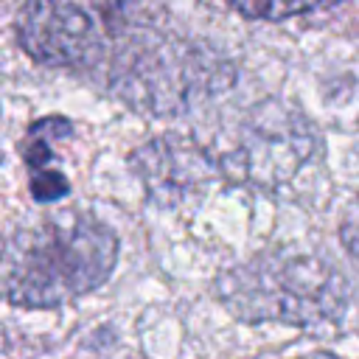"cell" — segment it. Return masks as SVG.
<instances>
[{
    "mask_svg": "<svg viewBox=\"0 0 359 359\" xmlns=\"http://www.w3.org/2000/svg\"><path fill=\"white\" fill-rule=\"evenodd\" d=\"M118 42L121 48L112 62L109 87L129 107L151 115H177L233 79L227 62L196 42L160 34L143 20V8H137Z\"/></svg>",
    "mask_w": 359,
    "mask_h": 359,
    "instance_id": "3",
    "label": "cell"
},
{
    "mask_svg": "<svg viewBox=\"0 0 359 359\" xmlns=\"http://www.w3.org/2000/svg\"><path fill=\"white\" fill-rule=\"evenodd\" d=\"M137 6L129 3H28L17 14L20 48L45 67H95L135 20Z\"/></svg>",
    "mask_w": 359,
    "mask_h": 359,
    "instance_id": "5",
    "label": "cell"
},
{
    "mask_svg": "<svg viewBox=\"0 0 359 359\" xmlns=\"http://www.w3.org/2000/svg\"><path fill=\"white\" fill-rule=\"evenodd\" d=\"M300 359H339L334 353H309V356H300Z\"/></svg>",
    "mask_w": 359,
    "mask_h": 359,
    "instance_id": "10",
    "label": "cell"
},
{
    "mask_svg": "<svg viewBox=\"0 0 359 359\" xmlns=\"http://www.w3.org/2000/svg\"><path fill=\"white\" fill-rule=\"evenodd\" d=\"M233 11H238L241 17L250 20H286V17H297V14H311L320 8H331V6H320V3H236L230 6Z\"/></svg>",
    "mask_w": 359,
    "mask_h": 359,
    "instance_id": "8",
    "label": "cell"
},
{
    "mask_svg": "<svg viewBox=\"0 0 359 359\" xmlns=\"http://www.w3.org/2000/svg\"><path fill=\"white\" fill-rule=\"evenodd\" d=\"M339 238H342L348 255L359 264V199H353L351 208L345 210L342 224H339Z\"/></svg>",
    "mask_w": 359,
    "mask_h": 359,
    "instance_id": "9",
    "label": "cell"
},
{
    "mask_svg": "<svg viewBox=\"0 0 359 359\" xmlns=\"http://www.w3.org/2000/svg\"><path fill=\"white\" fill-rule=\"evenodd\" d=\"M216 297L247 323L317 325L345 314L351 286L334 264L314 252L264 250L222 272Z\"/></svg>",
    "mask_w": 359,
    "mask_h": 359,
    "instance_id": "2",
    "label": "cell"
},
{
    "mask_svg": "<svg viewBox=\"0 0 359 359\" xmlns=\"http://www.w3.org/2000/svg\"><path fill=\"white\" fill-rule=\"evenodd\" d=\"M132 171L160 205H180L202 194L219 171V163L196 140L165 132L129 154Z\"/></svg>",
    "mask_w": 359,
    "mask_h": 359,
    "instance_id": "6",
    "label": "cell"
},
{
    "mask_svg": "<svg viewBox=\"0 0 359 359\" xmlns=\"http://www.w3.org/2000/svg\"><path fill=\"white\" fill-rule=\"evenodd\" d=\"M118 261V236L84 213L20 224L3 247V294L11 306L56 309L104 286Z\"/></svg>",
    "mask_w": 359,
    "mask_h": 359,
    "instance_id": "1",
    "label": "cell"
},
{
    "mask_svg": "<svg viewBox=\"0 0 359 359\" xmlns=\"http://www.w3.org/2000/svg\"><path fill=\"white\" fill-rule=\"evenodd\" d=\"M70 132H73V126H70L67 118L48 115V118L34 121L28 126V132H25V140L20 143V154L25 160L28 180H31L28 188H31V196L36 202H56L70 191L65 174L50 168V163L56 157L53 154V143L65 140Z\"/></svg>",
    "mask_w": 359,
    "mask_h": 359,
    "instance_id": "7",
    "label": "cell"
},
{
    "mask_svg": "<svg viewBox=\"0 0 359 359\" xmlns=\"http://www.w3.org/2000/svg\"><path fill=\"white\" fill-rule=\"evenodd\" d=\"M314 123L297 107L266 98L244 112L230 143L213 157L227 180L255 188H275L289 182L314 157Z\"/></svg>",
    "mask_w": 359,
    "mask_h": 359,
    "instance_id": "4",
    "label": "cell"
}]
</instances>
